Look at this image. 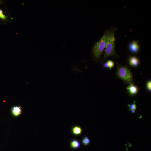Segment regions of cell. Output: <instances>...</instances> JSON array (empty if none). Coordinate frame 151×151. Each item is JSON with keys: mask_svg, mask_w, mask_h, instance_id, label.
<instances>
[{"mask_svg": "<svg viewBox=\"0 0 151 151\" xmlns=\"http://www.w3.org/2000/svg\"><path fill=\"white\" fill-rule=\"evenodd\" d=\"M117 29V28L114 27L109 29V35L105 47V54L103 60L104 61L109 57H119L118 55L116 54L115 50L116 40L115 35V31Z\"/></svg>", "mask_w": 151, "mask_h": 151, "instance_id": "cell-1", "label": "cell"}, {"mask_svg": "<svg viewBox=\"0 0 151 151\" xmlns=\"http://www.w3.org/2000/svg\"><path fill=\"white\" fill-rule=\"evenodd\" d=\"M109 33V30H106L102 38L95 44L93 48V52L94 56L96 59H99L101 57L106 47Z\"/></svg>", "mask_w": 151, "mask_h": 151, "instance_id": "cell-2", "label": "cell"}, {"mask_svg": "<svg viewBox=\"0 0 151 151\" xmlns=\"http://www.w3.org/2000/svg\"><path fill=\"white\" fill-rule=\"evenodd\" d=\"M117 75L119 78L123 81L124 83L130 84H134V80L130 70L127 66H117Z\"/></svg>", "mask_w": 151, "mask_h": 151, "instance_id": "cell-3", "label": "cell"}, {"mask_svg": "<svg viewBox=\"0 0 151 151\" xmlns=\"http://www.w3.org/2000/svg\"><path fill=\"white\" fill-rule=\"evenodd\" d=\"M128 48L131 52L133 53H137L139 50V47L137 42L135 41L130 42L128 45Z\"/></svg>", "mask_w": 151, "mask_h": 151, "instance_id": "cell-4", "label": "cell"}, {"mask_svg": "<svg viewBox=\"0 0 151 151\" xmlns=\"http://www.w3.org/2000/svg\"><path fill=\"white\" fill-rule=\"evenodd\" d=\"M83 130L81 127L78 125L73 126L71 129L72 134L75 136H79L82 133Z\"/></svg>", "mask_w": 151, "mask_h": 151, "instance_id": "cell-5", "label": "cell"}, {"mask_svg": "<svg viewBox=\"0 0 151 151\" xmlns=\"http://www.w3.org/2000/svg\"><path fill=\"white\" fill-rule=\"evenodd\" d=\"M11 112L14 116L18 117L22 114V108L19 106H13L11 109Z\"/></svg>", "mask_w": 151, "mask_h": 151, "instance_id": "cell-6", "label": "cell"}, {"mask_svg": "<svg viewBox=\"0 0 151 151\" xmlns=\"http://www.w3.org/2000/svg\"><path fill=\"white\" fill-rule=\"evenodd\" d=\"M126 88L130 94L132 95L137 94L139 91L138 87L134 85L133 83L130 84Z\"/></svg>", "mask_w": 151, "mask_h": 151, "instance_id": "cell-7", "label": "cell"}, {"mask_svg": "<svg viewBox=\"0 0 151 151\" xmlns=\"http://www.w3.org/2000/svg\"><path fill=\"white\" fill-rule=\"evenodd\" d=\"M80 142L78 139H72L70 142V146L73 149L77 150L80 146Z\"/></svg>", "mask_w": 151, "mask_h": 151, "instance_id": "cell-8", "label": "cell"}, {"mask_svg": "<svg viewBox=\"0 0 151 151\" xmlns=\"http://www.w3.org/2000/svg\"><path fill=\"white\" fill-rule=\"evenodd\" d=\"M130 65L134 67H137L139 64V61L138 58L135 56L130 57L129 60Z\"/></svg>", "mask_w": 151, "mask_h": 151, "instance_id": "cell-9", "label": "cell"}, {"mask_svg": "<svg viewBox=\"0 0 151 151\" xmlns=\"http://www.w3.org/2000/svg\"><path fill=\"white\" fill-rule=\"evenodd\" d=\"M90 142L89 138L87 136L84 137L81 140V142L84 146H86L89 145Z\"/></svg>", "mask_w": 151, "mask_h": 151, "instance_id": "cell-10", "label": "cell"}, {"mask_svg": "<svg viewBox=\"0 0 151 151\" xmlns=\"http://www.w3.org/2000/svg\"><path fill=\"white\" fill-rule=\"evenodd\" d=\"M107 62L108 64L109 68L110 69H111L114 66V62L111 60H109Z\"/></svg>", "mask_w": 151, "mask_h": 151, "instance_id": "cell-11", "label": "cell"}, {"mask_svg": "<svg viewBox=\"0 0 151 151\" xmlns=\"http://www.w3.org/2000/svg\"><path fill=\"white\" fill-rule=\"evenodd\" d=\"M130 108V111L135 110L137 109V106L135 104H132L128 106Z\"/></svg>", "mask_w": 151, "mask_h": 151, "instance_id": "cell-12", "label": "cell"}, {"mask_svg": "<svg viewBox=\"0 0 151 151\" xmlns=\"http://www.w3.org/2000/svg\"><path fill=\"white\" fill-rule=\"evenodd\" d=\"M0 18L3 20H5L6 18L5 16L3 14L2 10L1 9H0Z\"/></svg>", "mask_w": 151, "mask_h": 151, "instance_id": "cell-13", "label": "cell"}, {"mask_svg": "<svg viewBox=\"0 0 151 151\" xmlns=\"http://www.w3.org/2000/svg\"><path fill=\"white\" fill-rule=\"evenodd\" d=\"M146 87L147 89L149 91H151V81H149L147 82L146 84Z\"/></svg>", "mask_w": 151, "mask_h": 151, "instance_id": "cell-14", "label": "cell"}, {"mask_svg": "<svg viewBox=\"0 0 151 151\" xmlns=\"http://www.w3.org/2000/svg\"><path fill=\"white\" fill-rule=\"evenodd\" d=\"M104 67L106 68H109V66L107 62H105L104 65Z\"/></svg>", "mask_w": 151, "mask_h": 151, "instance_id": "cell-15", "label": "cell"}]
</instances>
